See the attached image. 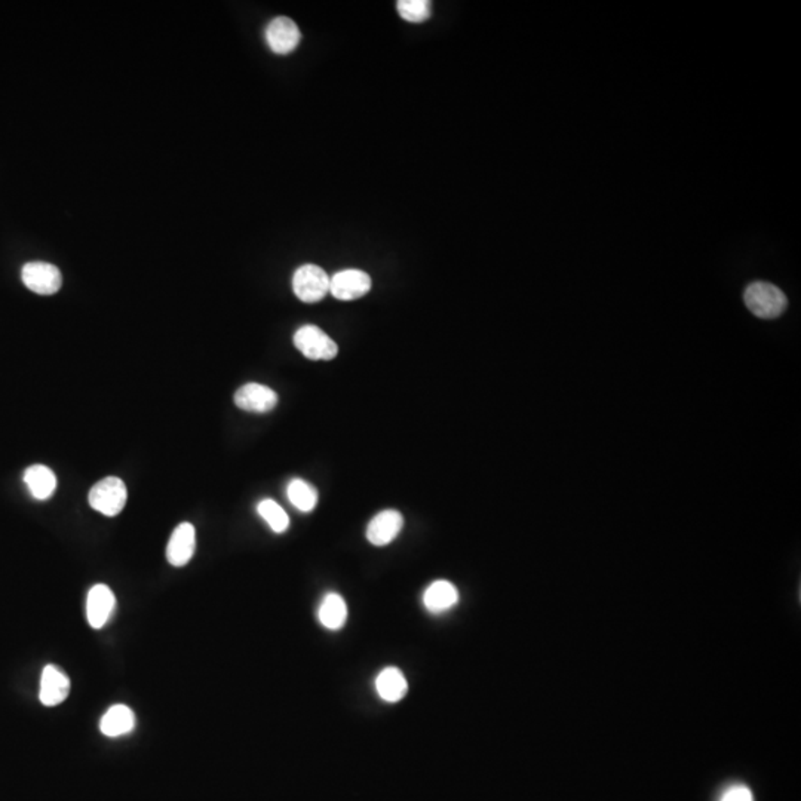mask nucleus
I'll return each instance as SVG.
<instances>
[{"instance_id": "obj_1", "label": "nucleus", "mask_w": 801, "mask_h": 801, "mask_svg": "<svg viewBox=\"0 0 801 801\" xmlns=\"http://www.w3.org/2000/svg\"><path fill=\"white\" fill-rule=\"evenodd\" d=\"M743 300L757 318L775 319L784 314L788 300L784 291L770 282L757 281L747 287Z\"/></svg>"}, {"instance_id": "obj_2", "label": "nucleus", "mask_w": 801, "mask_h": 801, "mask_svg": "<svg viewBox=\"0 0 801 801\" xmlns=\"http://www.w3.org/2000/svg\"><path fill=\"white\" fill-rule=\"evenodd\" d=\"M128 491L126 486L118 477H107L101 479L91 488L88 502L93 509L105 516H116L125 508Z\"/></svg>"}, {"instance_id": "obj_3", "label": "nucleus", "mask_w": 801, "mask_h": 801, "mask_svg": "<svg viewBox=\"0 0 801 801\" xmlns=\"http://www.w3.org/2000/svg\"><path fill=\"white\" fill-rule=\"evenodd\" d=\"M294 344L312 361H330L337 357L339 348L330 336L315 325H305L294 334Z\"/></svg>"}, {"instance_id": "obj_4", "label": "nucleus", "mask_w": 801, "mask_h": 801, "mask_svg": "<svg viewBox=\"0 0 801 801\" xmlns=\"http://www.w3.org/2000/svg\"><path fill=\"white\" fill-rule=\"evenodd\" d=\"M293 290L303 303H318L330 293V277L319 266H302L294 273Z\"/></svg>"}, {"instance_id": "obj_5", "label": "nucleus", "mask_w": 801, "mask_h": 801, "mask_svg": "<svg viewBox=\"0 0 801 801\" xmlns=\"http://www.w3.org/2000/svg\"><path fill=\"white\" fill-rule=\"evenodd\" d=\"M23 282L33 293L52 296L63 286V277L59 268L45 261H32L23 268Z\"/></svg>"}, {"instance_id": "obj_6", "label": "nucleus", "mask_w": 801, "mask_h": 801, "mask_svg": "<svg viewBox=\"0 0 801 801\" xmlns=\"http://www.w3.org/2000/svg\"><path fill=\"white\" fill-rule=\"evenodd\" d=\"M369 290H371V278L369 273L358 269L341 270L330 279V293L343 302L364 297Z\"/></svg>"}, {"instance_id": "obj_7", "label": "nucleus", "mask_w": 801, "mask_h": 801, "mask_svg": "<svg viewBox=\"0 0 801 801\" xmlns=\"http://www.w3.org/2000/svg\"><path fill=\"white\" fill-rule=\"evenodd\" d=\"M302 33L297 24L288 17H277L269 23L266 41L275 54L287 55L298 47Z\"/></svg>"}, {"instance_id": "obj_8", "label": "nucleus", "mask_w": 801, "mask_h": 801, "mask_svg": "<svg viewBox=\"0 0 801 801\" xmlns=\"http://www.w3.org/2000/svg\"><path fill=\"white\" fill-rule=\"evenodd\" d=\"M196 550V530L190 523H181L169 539L167 560L174 567H183L194 557Z\"/></svg>"}, {"instance_id": "obj_9", "label": "nucleus", "mask_w": 801, "mask_h": 801, "mask_svg": "<svg viewBox=\"0 0 801 801\" xmlns=\"http://www.w3.org/2000/svg\"><path fill=\"white\" fill-rule=\"evenodd\" d=\"M235 404L243 412L268 413L277 407L278 395L270 387L248 383L236 392Z\"/></svg>"}, {"instance_id": "obj_10", "label": "nucleus", "mask_w": 801, "mask_h": 801, "mask_svg": "<svg viewBox=\"0 0 801 801\" xmlns=\"http://www.w3.org/2000/svg\"><path fill=\"white\" fill-rule=\"evenodd\" d=\"M404 527V518L398 511L395 509H387L373 520L369 521V529H367V539L369 543L374 546H387L390 542H394Z\"/></svg>"}, {"instance_id": "obj_11", "label": "nucleus", "mask_w": 801, "mask_h": 801, "mask_svg": "<svg viewBox=\"0 0 801 801\" xmlns=\"http://www.w3.org/2000/svg\"><path fill=\"white\" fill-rule=\"evenodd\" d=\"M116 607V598L109 587L96 585L86 598V619L94 630H101Z\"/></svg>"}, {"instance_id": "obj_12", "label": "nucleus", "mask_w": 801, "mask_h": 801, "mask_svg": "<svg viewBox=\"0 0 801 801\" xmlns=\"http://www.w3.org/2000/svg\"><path fill=\"white\" fill-rule=\"evenodd\" d=\"M70 693V680L63 671L54 665H48L41 678L39 699L45 706H57L68 699Z\"/></svg>"}, {"instance_id": "obj_13", "label": "nucleus", "mask_w": 801, "mask_h": 801, "mask_svg": "<svg viewBox=\"0 0 801 801\" xmlns=\"http://www.w3.org/2000/svg\"><path fill=\"white\" fill-rule=\"evenodd\" d=\"M459 603L458 587L449 580H435L423 594V605L429 613L440 614L449 612Z\"/></svg>"}, {"instance_id": "obj_14", "label": "nucleus", "mask_w": 801, "mask_h": 801, "mask_svg": "<svg viewBox=\"0 0 801 801\" xmlns=\"http://www.w3.org/2000/svg\"><path fill=\"white\" fill-rule=\"evenodd\" d=\"M135 727V715L125 705H114L107 709L100 722L101 733L107 738H118L128 734Z\"/></svg>"}, {"instance_id": "obj_15", "label": "nucleus", "mask_w": 801, "mask_h": 801, "mask_svg": "<svg viewBox=\"0 0 801 801\" xmlns=\"http://www.w3.org/2000/svg\"><path fill=\"white\" fill-rule=\"evenodd\" d=\"M376 690L383 701L396 704L407 695L408 683L398 668H385L376 678Z\"/></svg>"}, {"instance_id": "obj_16", "label": "nucleus", "mask_w": 801, "mask_h": 801, "mask_svg": "<svg viewBox=\"0 0 801 801\" xmlns=\"http://www.w3.org/2000/svg\"><path fill=\"white\" fill-rule=\"evenodd\" d=\"M318 619L323 628L339 631L348 621V605L343 596L330 592L319 605Z\"/></svg>"}, {"instance_id": "obj_17", "label": "nucleus", "mask_w": 801, "mask_h": 801, "mask_svg": "<svg viewBox=\"0 0 801 801\" xmlns=\"http://www.w3.org/2000/svg\"><path fill=\"white\" fill-rule=\"evenodd\" d=\"M24 483L34 499L47 500L57 488V477L48 466L33 465L25 470Z\"/></svg>"}, {"instance_id": "obj_18", "label": "nucleus", "mask_w": 801, "mask_h": 801, "mask_svg": "<svg viewBox=\"0 0 801 801\" xmlns=\"http://www.w3.org/2000/svg\"><path fill=\"white\" fill-rule=\"evenodd\" d=\"M287 495H288L291 505L296 506L298 511H314L316 504H318V491L311 484L303 481V479H293L288 484Z\"/></svg>"}, {"instance_id": "obj_19", "label": "nucleus", "mask_w": 801, "mask_h": 801, "mask_svg": "<svg viewBox=\"0 0 801 801\" xmlns=\"http://www.w3.org/2000/svg\"><path fill=\"white\" fill-rule=\"evenodd\" d=\"M257 512L260 514L261 518L268 523L269 527L275 533H284L290 527V518H288L287 512L275 500H261L259 506H257Z\"/></svg>"}, {"instance_id": "obj_20", "label": "nucleus", "mask_w": 801, "mask_h": 801, "mask_svg": "<svg viewBox=\"0 0 801 801\" xmlns=\"http://www.w3.org/2000/svg\"><path fill=\"white\" fill-rule=\"evenodd\" d=\"M396 8L401 18L408 23H423L431 17L429 0H399Z\"/></svg>"}, {"instance_id": "obj_21", "label": "nucleus", "mask_w": 801, "mask_h": 801, "mask_svg": "<svg viewBox=\"0 0 801 801\" xmlns=\"http://www.w3.org/2000/svg\"><path fill=\"white\" fill-rule=\"evenodd\" d=\"M720 801H754V797H752V793L747 787L734 785L732 788L727 789L726 793L723 794L722 800Z\"/></svg>"}]
</instances>
